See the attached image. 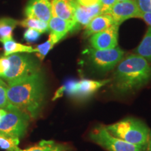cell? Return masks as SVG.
I'll use <instances>...</instances> for the list:
<instances>
[{
  "label": "cell",
  "instance_id": "7",
  "mask_svg": "<svg viewBox=\"0 0 151 151\" xmlns=\"http://www.w3.org/2000/svg\"><path fill=\"white\" fill-rule=\"evenodd\" d=\"M6 114L0 121V131L16 136L19 139L27 133L31 118L27 113L11 104L6 109Z\"/></svg>",
  "mask_w": 151,
  "mask_h": 151
},
{
  "label": "cell",
  "instance_id": "4",
  "mask_svg": "<svg viewBox=\"0 0 151 151\" xmlns=\"http://www.w3.org/2000/svg\"><path fill=\"white\" fill-rule=\"evenodd\" d=\"M83 54L86 55L88 62L94 69L102 73L114 69L124 58V52L118 46L104 50L86 48Z\"/></svg>",
  "mask_w": 151,
  "mask_h": 151
},
{
  "label": "cell",
  "instance_id": "16",
  "mask_svg": "<svg viewBox=\"0 0 151 151\" xmlns=\"http://www.w3.org/2000/svg\"><path fill=\"white\" fill-rule=\"evenodd\" d=\"M72 148L69 144L56 142L53 140H41L37 144L22 151H71Z\"/></svg>",
  "mask_w": 151,
  "mask_h": 151
},
{
  "label": "cell",
  "instance_id": "22",
  "mask_svg": "<svg viewBox=\"0 0 151 151\" xmlns=\"http://www.w3.org/2000/svg\"><path fill=\"white\" fill-rule=\"evenodd\" d=\"M18 25L21 26L22 27H27L35 29L41 34L49 32L48 22L35 18H26L24 20L19 21Z\"/></svg>",
  "mask_w": 151,
  "mask_h": 151
},
{
  "label": "cell",
  "instance_id": "30",
  "mask_svg": "<svg viewBox=\"0 0 151 151\" xmlns=\"http://www.w3.org/2000/svg\"><path fill=\"white\" fill-rule=\"evenodd\" d=\"M146 151H151V131L150 133V136H149V139L147 143V147H146Z\"/></svg>",
  "mask_w": 151,
  "mask_h": 151
},
{
  "label": "cell",
  "instance_id": "9",
  "mask_svg": "<svg viewBox=\"0 0 151 151\" xmlns=\"http://www.w3.org/2000/svg\"><path fill=\"white\" fill-rule=\"evenodd\" d=\"M119 27V24H113L104 31L91 36L90 37V43L92 48L104 50L118 46Z\"/></svg>",
  "mask_w": 151,
  "mask_h": 151
},
{
  "label": "cell",
  "instance_id": "32",
  "mask_svg": "<svg viewBox=\"0 0 151 151\" xmlns=\"http://www.w3.org/2000/svg\"><path fill=\"white\" fill-rule=\"evenodd\" d=\"M128 1V0H117V1Z\"/></svg>",
  "mask_w": 151,
  "mask_h": 151
},
{
  "label": "cell",
  "instance_id": "24",
  "mask_svg": "<svg viewBox=\"0 0 151 151\" xmlns=\"http://www.w3.org/2000/svg\"><path fill=\"white\" fill-rule=\"evenodd\" d=\"M41 35V33L37 30L28 28L25 30L23 35V39L27 43H35L39 40Z\"/></svg>",
  "mask_w": 151,
  "mask_h": 151
},
{
  "label": "cell",
  "instance_id": "15",
  "mask_svg": "<svg viewBox=\"0 0 151 151\" xmlns=\"http://www.w3.org/2000/svg\"><path fill=\"white\" fill-rule=\"evenodd\" d=\"M48 24L50 33L55 34L62 38V39L68 35L69 32H74V23L63 20L58 17L52 16L48 21Z\"/></svg>",
  "mask_w": 151,
  "mask_h": 151
},
{
  "label": "cell",
  "instance_id": "13",
  "mask_svg": "<svg viewBox=\"0 0 151 151\" xmlns=\"http://www.w3.org/2000/svg\"><path fill=\"white\" fill-rule=\"evenodd\" d=\"M76 0H52V14L58 18L74 22Z\"/></svg>",
  "mask_w": 151,
  "mask_h": 151
},
{
  "label": "cell",
  "instance_id": "26",
  "mask_svg": "<svg viewBox=\"0 0 151 151\" xmlns=\"http://www.w3.org/2000/svg\"><path fill=\"white\" fill-rule=\"evenodd\" d=\"M117 2V0H99L101 14H107L111 7Z\"/></svg>",
  "mask_w": 151,
  "mask_h": 151
},
{
  "label": "cell",
  "instance_id": "12",
  "mask_svg": "<svg viewBox=\"0 0 151 151\" xmlns=\"http://www.w3.org/2000/svg\"><path fill=\"white\" fill-rule=\"evenodd\" d=\"M101 14L100 4L91 6H83L76 2L74 9V32L81 27H86L90 22L96 16Z\"/></svg>",
  "mask_w": 151,
  "mask_h": 151
},
{
  "label": "cell",
  "instance_id": "21",
  "mask_svg": "<svg viewBox=\"0 0 151 151\" xmlns=\"http://www.w3.org/2000/svg\"><path fill=\"white\" fill-rule=\"evenodd\" d=\"M138 55L142 57L151 63V27H149L140 44L134 50Z\"/></svg>",
  "mask_w": 151,
  "mask_h": 151
},
{
  "label": "cell",
  "instance_id": "3",
  "mask_svg": "<svg viewBox=\"0 0 151 151\" xmlns=\"http://www.w3.org/2000/svg\"><path fill=\"white\" fill-rule=\"evenodd\" d=\"M111 134L137 146H147L150 129L139 119L128 117L115 123L105 125Z\"/></svg>",
  "mask_w": 151,
  "mask_h": 151
},
{
  "label": "cell",
  "instance_id": "28",
  "mask_svg": "<svg viewBox=\"0 0 151 151\" xmlns=\"http://www.w3.org/2000/svg\"><path fill=\"white\" fill-rule=\"evenodd\" d=\"M76 1L83 6H91L99 3V0H76Z\"/></svg>",
  "mask_w": 151,
  "mask_h": 151
},
{
  "label": "cell",
  "instance_id": "23",
  "mask_svg": "<svg viewBox=\"0 0 151 151\" xmlns=\"http://www.w3.org/2000/svg\"><path fill=\"white\" fill-rule=\"evenodd\" d=\"M7 84L0 78V109H6L10 105L7 98Z\"/></svg>",
  "mask_w": 151,
  "mask_h": 151
},
{
  "label": "cell",
  "instance_id": "10",
  "mask_svg": "<svg viewBox=\"0 0 151 151\" xmlns=\"http://www.w3.org/2000/svg\"><path fill=\"white\" fill-rule=\"evenodd\" d=\"M111 79L104 80H91L82 78L78 81L76 93L73 99L78 101H86L90 99L100 88L111 83Z\"/></svg>",
  "mask_w": 151,
  "mask_h": 151
},
{
  "label": "cell",
  "instance_id": "19",
  "mask_svg": "<svg viewBox=\"0 0 151 151\" xmlns=\"http://www.w3.org/2000/svg\"><path fill=\"white\" fill-rule=\"evenodd\" d=\"M62 38L52 33H50L48 39L46 42L38 45L35 49L37 50L36 57L39 59L40 62H42L45 59L48 52L53 48L55 45L57 44L60 41L62 40Z\"/></svg>",
  "mask_w": 151,
  "mask_h": 151
},
{
  "label": "cell",
  "instance_id": "8",
  "mask_svg": "<svg viewBox=\"0 0 151 151\" xmlns=\"http://www.w3.org/2000/svg\"><path fill=\"white\" fill-rule=\"evenodd\" d=\"M141 12L136 0H128L117 1L107 14L112 17L115 24L120 25L122 22L129 18H139Z\"/></svg>",
  "mask_w": 151,
  "mask_h": 151
},
{
  "label": "cell",
  "instance_id": "27",
  "mask_svg": "<svg viewBox=\"0 0 151 151\" xmlns=\"http://www.w3.org/2000/svg\"><path fill=\"white\" fill-rule=\"evenodd\" d=\"M141 12L151 13V0H136Z\"/></svg>",
  "mask_w": 151,
  "mask_h": 151
},
{
  "label": "cell",
  "instance_id": "6",
  "mask_svg": "<svg viewBox=\"0 0 151 151\" xmlns=\"http://www.w3.org/2000/svg\"><path fill=\"white\" fill-rule=\"evenodd\" d=\"M90 140L107 151H146L147 146H137L118 139L106 129L105 125L99 124L90 130Z\"/></svg>",
  "mask_w": 151,
  "mask_h": 151
},
{
  "label": "cell",
  "instance_id": "11",
  "mask_svg": "<svg viewBox=\"0 0 151 151\" xmlns=\"http://www.w3.org/2000/svg\"><path fill=\"white\" fill-rule=\"evenodd\" d=\"M52 0H29L25 8L26 18H35L48 22L52 16Z\"/></svg>",
  "mask_w": 151,
  "mask_h": 151
},
{
  "label": "cell",
  "instance_id": "17",
  "mask_svg": "<svg viewBox=\"0 0 151 151\" xmlns=\"http://www.w3.org/2000/svg\"><path fill=\"white\" fill-rule=\"evenodd\" d=\"M4 47V56H8L15 53H34L37 52L35 48L21 44L14 41V38L1 41Z\"/></svg>",
  "mask_w": 151,
  "mask_h": 151
},
{
  "label": "cell",
  "instance_id": "1",
  "mask_svg": "<svg viewBox=\"0 0 151 151\" xmlns=\"http://www.w3.org/2000/svg\"><path fill=\"white\" fill-rule=\"evenodd\" d=\"M7 98L9 104L35 120L40 116L46 97L44 73L39 70L33 74L8 82Z\"/></svg>",
  "mask_w": 151,
  "mask_h": 151
},
{
  "label": "cell",
  "instance_id": "14",
  "mask_svg": "<svg viewBox=\"0 0 151 151\" xmlns=\"http://www.w3.org/2000/svg\"><path fill=\"white\" fill-rule=\"evenodd\" d=\"M113 24H115V22L110 15L107 14H100L92 19L90 23L85 27L84 37H90L93 35L104 31Z\"/></svg>",
  "mask_w": 151,
  "mask_h": 151
},
{
  "label": "cell",
  "instance_id": "5",
  "mask_svg": "<svg viewBox=\"0 0 151 151\" xmlns=\"http://www.w3.org/2000/svg\"><path fill=\"white\" fill-rule=\"evenodd\" d=\"M31 53H15L8 55L10 61L9 70L3 79L7 82L24 78L41 70V62Z\"/></svg>",
  "mask_w": 151,
  "mask_h": 151
},
{
  "label": "cell",
  "instance_id": "29",
  "mask_svg": "<svg viewBox=\"0 0 151 151\" xmlns=\"http://www.w3.org/2000/svg\"><path fill=\"white\" fill-rule=\"evenodd\" d=\"M139 18L143 19V20L148 24L149 27H151V13L141 12Z\"/></svg>",
  "mask_w": 151,
  "mask_h": 151
},
{
  "label": "cell",
  "instance_id": "18",
  "mask_svg": "<svg viewBox=\"0 0 151 151\" xmlns=\"http://www.w3.org/2000/svg\"><path fill=\"white\" fill-rule=\"evenodd\" d=\"M19 24V20L11 18H0V42L13 39V32L17 25Z\"/></svg>",
  "mask_w": 151,
  "mask_h": 151
},
{
  "label": "cell",
  "instance_id": "25",
  "mask_svg": "<svg viewBox=\"0 0 151 151\" xmlns=\"http://www.w3.org/2000/svg\"><path fill=\"white\" fill-rule=\"evenodd\" d=\"M10 67V61L8 56L0 57V78H2Z\"/></svg>",
  "mask_w": 151,
  "mask_h": 151
},
{
  "label": "cell",
  "instance_id": "2",
  "mask_svg": "<svg viewBox=\"0 0 151 151\" xmlns=\"http://www.w3.org/2000/svg\"><path fill=\"white\" fill-rule=\"evenodd\" d=\"M111 79V88L115 93H134L151 81V63L137 54L129 55L119 62Z\"/></svg>",
  "mask_w": 151,
  "mask_h": 151
},
{
  "label": "cell",
  "instance_id": "20",
  "mask_svg": "<svg viewBox=\"0 0 151 151\" xmlns=\"http://www.w3.org/2000/svg\"><path fill=\"white\" fill-rule=\"evenodd\" d=\"M19 144L18 137L0 131V149L4 151H22Z\"/></svg>",
  "mask_w": 151,
  "mask_h": 151
},
{
  "label": "cell",
  "instance_id": "31",
  "mask_svg": "<svg viewBox=\"0 0 151 151\" xmlns=\"http://www.w3.org/2000/svg\"><path fill=\"white\" fill-rule=\"evenodd\" d=\"M6 109H0V121H1V120L2 119L3 116H4L6 114Z\"/></svg>",
  "mask_w": 151,
  "mask_h": 151
}]
</instances>
